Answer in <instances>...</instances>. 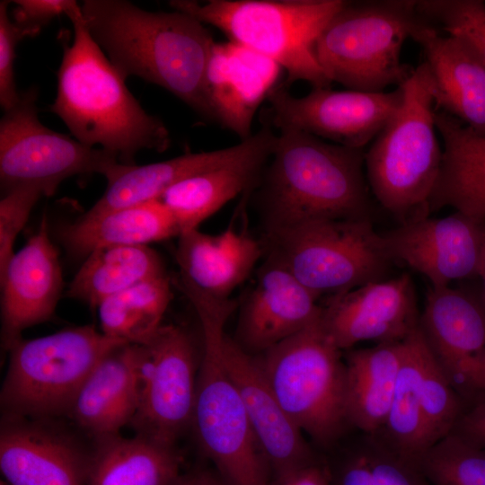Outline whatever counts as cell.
Returning a JSON list of instances; mask_svg holds the SVG:
<instances>
[{
  "label": "cell",
  "mask_w": 485,
  "mask_h": 485,
  "mask_svg": "<svg viewBox=\"0 0 485 485\" xmlns=\"http://www.w3.org/2000/svg\"><path fill=\"white\" fill-rule=\"evenodd\" d=\"M179 289L195 309L203 334L191 422L199 446L226 485H270L269 464L223 358L225 325L235 304L213 297L189 280Z\"/></svg>",
  "instance_id": "277c9868"
},
{
  "label": "cell",
  "mask_w": 485,
  "mask_h": 485,
  "mask_svg": "<svg viewBox=\"0 0 485 485\" xmlns=\"http://www.w3.org/2000/svg\"><path fill=\"white\" fill-rule=\"evenodd\" d=\"M400 86L401 102L365 153V167L376 201L401 224L430 213L443 151L428 64H419Z\"/></svg>",
  "instance_id": "5b68a950"
},
{
  "label": "cell",
  "mask_w": 485,
  "mask_h": 485,
  "mask_svg": "<svg viewBox=\"0 0 485 485\" xmlns=\"http://www.w3.org/2000/svg\"><path fill=\"white\" fill-rule=\"evenodd\" d=\"M419 327L461 398L477 392L478 375L485 358V304L450 286L431 287Z\"/></svg>",
  "instance_id": "2e32d148"
},
{
  "label": "cell",
  "mask_w": 485,
  "mask_h": 485,
  "mask_svg": "<svg viewBox=\"0 0 485 485\" xmlns=\"http://www.w3.org/2000/svg\"><path fill=\"white\" fill-rule=\"evenodd\" d=\"M13 21L20 26L27 37L38 35L42 28L55 17L66 16L80 6L74 0H16Z\"/></svg>",
  "instance_id": "ab89813d"
},
{
  "label": "cell",
  "mask_w": 485,
  "mask_h": 485,
  "mask_svg": "<svg viewBox=\"0 0 485 485\" xmlns=\"http://www.w3.org/2000/svg\"><path fill=\"white\" fill-rule=\"evenodd\" d=\"M0 285L1 340L9 351L26 329L53 316L61 296L62 269L45 215L38 231L14 252Z\"/></svg>",
  "instance_id": "e0dca14e"
},
{
  "label": "cell",
  "mask_w": 485,
  "mask_h": 485,
  "mask_svg": "<svg viewBox=\"0 0 485 485\" xmlns=\"http://www.w3.org/2000/svg\"><path fill=\"white\" fill-rule=\"evenodd\" d=\"M362 434L358 445L333 469L329 467L331 485H431L418 462L398 453L378 436Z\"/></svg>",
  "instance_id": "836d02e7"
},
{
  "label": "cell",
  "mask_w": 485,
  "mask_h": 485,
  "mask_svg": "<svg viewBox=\"0 0 485 485\" xmlns=\"http://www.w3.org/2000/svg\"><path fill=\"white\" fill-rule=\"evenodd\" d=\"M319 301L284 265L267 255L241 308L234 340L259 356L314 321L321 310Z\"/></svg>",
  "instance_id": "ac0fdd59"
},
{
  "label": "cell",
  "mask_w": 485,
  "mask_h": 485,
  "mask_svg": "<svg viewBox=\"0 0 485 485\" xmlns=\"http://www.w3.org/2000/svg\"><path fill=\"white\" fill-rule=\"evenodd\" d=\"M263 247L249 234L230 227L218 234L197 229L178 236L180 275L206 294L228 299L254 269Z\"/></svg>",
  "instance_id": "d4e9b609"
},
{
  "label": "cell",
  "mask_w": 485,
  "mask_h": 485,
  "mask_svg": "<svg viewBox=\"0 0 485 485\" xmlns=\"http://www.w3.org/2000/svg\"><path fill=\"white\" fill-rule=\"evenodd\" d=\"M8 5V1L0 2V104L4 111L13 107L21 96L15 84L13 63L18 42L27 37L10 18Z\"/></svg>",
  "instance_id": "f35d334b"
},
{
  "label": "cell",
  "mask_w": 485,
  "mask_h": 485,
  "mask_svg": "<svg viewBox=\"0 0 485 485\" xmlns=\"http://www.w3.org/2000/svg\"><path fill=\"white\" fill-rule=\"evenodd\" d=\"M265 236L268 255L319 299L384 279L393 261L370 218L310 220Z\"/></svg>",
  "instance_id": "9c48e42d"
},
{
  "label": "cell",
  "mask_w": 485,
  "mask_h": 485,
  "mask_svg": "<svg viewBox=\"0 0 485 485\" xmlns=\"http://www.w3.org/2000/svg\"><path fill=\"white\" fill-rule=\"evenodd\" d=\"M38 89L21 93L18 102L0 120V185L2 193L34 185L51 196L66 179L99 173L108 182L126 165L102 148L87 146L53 131L38 118Z\"/></svg>",
  "instance_id": "8fae6325"
},
{
  "label": "cell",
  "mask_w": 485,
  "mask_h": 485,
  "mask_svg": "<svg viewBox=\"0 0 485 485\" xmlns=\"http://www.w3.org/2000/svg\"><path fill=\"white\" fill-rule=\"evenodd\" d=\"M127 344L92 325L18 341L0 393L5 415L34 419L67 413L99 362Z\"/></svg>",
  "instance_id": "30bf717a"
},
{
  "label": "cell",
  "mask_w": 485,
  "mask_h": 485,
  "mask_svg": "<svg viewBox=\"0 0 485 485\" xmlns=\"http://www.w3.org/2000/svg\"><path fill=\"white\" fill-rule=\"evenodd\" d=\"M223 358L273 476L315 461L304 433L287 414L267 382L257 357L225 334Z\"/></svg>",
  "instance_id": "d6986e66"
},
{
  "label": "cell",
  "mask_w": 485,
  "mask_h": 485,
  "mask_svg": "<svg viewBox=\"0 0 485 485\" xmlns=\"http://www.w3.org/2000/svg\"><path fill=\"white\" fill-rule=\"evenodd\" d=\"M137 345L138 401L130 425L136 435L175 446L192 422L199 366L195 345L172 324H162Z\"/></svg>",
  "instance_id": "7c38bea8"
},
{
  "label": "cell",
  "mask_w": 485,
  "mask_h": 485,
  "mask_svg": "<svg viewBox=\"0 0 485 485\" xmlns=\"http://www.w3.org/2000/svg\"><path fill=\"white\" fill-rule=\"evenodd\" d=\"M242 148L238 144L209 152L185 154L146 165H126L108 186L103 195L84 215L98 216L161 196L176 183L216 168L234 157Z\"/></svg>",
  "instance_id": "f546056e"
},
{
  "label": "cell",
  "mask_w": 485,
  "mask_h": 485,
  "mask_svg": "<svg viewBox=\"0 0 485 485\" xmlns=\"http://www.w3.org/2000/svg\"><path fill=\"white\" fill-rule=\"evenodd\" d=\"M180 234L175 218L160 199L98 216L82 215L57 231L67 253L84 259L102 247L148 245Z\"/></svg>",
  "instance_id": "4316f807"
},
{
  "label": "cell",
  "mask_w": 485,
  "mask_h": 485,
  "mask_svg": "<svg viewBox=\"0 0 485 485\" xmlns=\"http://www.w3.org/2000/svg\"><path fill=\"white\" fill-rule=\"evenodd\" d=\"M282 71L277 63L236 43L216 42L206 73L215 122L241 141L249 138L256 111L279 84Z\"/></svg>",
  "instance_id": "7402d4cb"
},
{
  "label": "cell",
  "mask_w": 485,
  "mask_h": 485,
  "mask_svg": "<svg viewBox=\"0 0 485 485\" xmlns=\"http://www.w3.org/2000/svg\"><path fill=\"white\" fill-rule=\"evenodd\" d=\"M419 316L408 273L327 297L320 311L324 331L340 350L361 341H403L419 327Z\"/></svg>",
  "instance_id": "5bb4252c"
},
{
  "label": "cell",
  "mask_w": 485,
  "mask_h": 485,
  "mask_svg": "<svg viewBox=\"0 0 485 485\" xmlns=\"http://www.w3.org/2000/svg\"><path fill=\"white\" fill-rule=\"evenodd\" d=\"M428 349L418 327L405 350L385 422L375 434L402 455L419 463L428 449L422 411V374Z\"/></svg>",
  "instance_id": "1f68e13d"
},
{
  "label": "cell",
  "mask_w": 485,
  "mask_h": 485,
  "mask_svg": "<svg viewBox=\"0 0 485 485\" xmlns=\"http://www.w3.org/2000/svg\"><path fill=\"white\" fill-rule=\"evenodd\" d=\"M165 275L160 255L148 245L102 247L84 259L66 294L97 308L116 294Z\"/></svg>",
  "instance_id": "4dcf8cb0"
},
{
  "label": "cell",
  "mask_w": 485,
  "mask_h": 485,
  "mask_svg": "<svg viewBox=\"0 0 485 485\" xmlns=\"http://www.w3.org/2000/svg\"><path fill=\"white\" fill-rule=\"evenodd\" d=\"M195 485H226L218 474L200 472L194 474Z\"/></svg>",
  "instance_id": "7bdbcfd3"
},
{
  "label": "cell",
  "mask_w": 485,
  "mask_h": 485,
  "mask_svg": "<svg viewBox=\"0 0 485 485\" xmlns=\"http://www.w3.org/2000/svg\"><path fill=\"white\" fill-rule=\"evenodd\" d=\"M485 138V137H484Z\"/></svg>",
  "instance_id": "c3c4849f"
},
{
  "label": "cell",
  "mask_w": 485,
  "mask_h": 485,
  "mask_svg": "<svg viewBox=\"0 0 485 485\" xmlns=\"http://www.w3.org/2000/svg\"><path fill=\"white\" fill-rule=\"evenodd\" d=\"M270 485H331L330 468L317 460L273 476Z\"/></svg>",
  "instance_id": "60d3db41"
},
{
  "label": "cell",
  "mask_w": 485,
  "mask_h": 485,
  "mask_svg": "<svg viewBox=\"0 0 485 485\" xmlns=\"http://www.w3.org/2000/svg\"><path fill=\"white\" fill-rule=\"evenodd\" d=\"M81 10L91 36L125 79L157 84L215 121L206 73L216 41L203 22L180 11L151 12L124 0H84Z\"/></svg>",
  "instance_id": "6da1fadb"
},
{
  "label": "cell",
  "mask_w": 485,
  "mask_h": 485,
  "mask_svg": "<svg viewBox=\"0 0 485 485\" xmlns=\"http://www.w3.org/2000/svg\"><path fill=\"white\" fill-rule=\"evenodd\" d=\"M365 153L300 129H278L257 186L265 234L315 219L370 218Z\"/></svg>",
  "instance_id": "3957f363"
},
{
  "label": "cell",
  "mask_w": 485,
  "mask_h": 485,
  "mask_svg": "<svg viewBox=\"0 0 485 485\" xmlns=\"http://www.w3.org/2000/svg\"><path fill=\"white\" fill-rule=\"evenodd\" d=\"M478 276H480L482 278L483 283H484V289H485V242L483 246Z\"/></svg>",
  "instance_id": "bcb514c9"
},
{
  "label": "cell",
  "mask_w": 485,
  "mask_h": 485,
  "mask_svg": "<svg viewBox=\"0 0 485 485\" xmlns=\"http://www.w3.org/2000/svg\"><path fill=\"white\" fill-rule=\"evenodd\" d=\"M181 462L175 446L138 435L98 438L88 462V485H173L181 476Z\"/></svg>",
  "instance_id": "f1b7e54d"
},
{
  "label": "cell",
  "mask_w": 485,
  "mask_h": 485,
  "mask_svg": "<svg viewBox=\"0 0 485 485\" xmlns=\"http://www.w3.org/2000/svg\"><path fill=\"white\" fill-rule=\"evenodd\" d=\"M451 433L473 445L485 448V401L463 411Z\"/></svg>",
  "instance_id": "b9f144b4"
},
{
  "label": "cell",
  "mask_w": 485,
  "mask_h": 485,
  "mask_svg": "<svg viewBox=\"0 0 485 485\" xmlns=\"http://www.w3.org/2000/svg\"><path fill=\"white\" fill-rule=\"evenodd\" d=\"M137 344L107 354L79 390L68 414L98 438L119 434L137 409Z\"/></svg>",
  "instance_id": "cb8c5ba5"
},
{
  "label": "cell",
  "mask_w": 485,
  "mask_h": 485,
  "mask_svg": "<svg viewBox=\"0 0 485 485\" xmlns=\"http://www.w3.org/2000/svg\"><path fill=\"white\" fill-rule=\"evenodd\" d=\"M0 485H8V484L4 481H1Z\"/></svg>",
  "instance_id": "7dc6e473"
},
{
  "label": "cell",
  "mask_w": 485,
  "mask_h": 485,
  "mask_svg": "<svg viewBox=\"0 0 485 485\" xmlns=\"http://www.w3.org/2000/svg\"><path fill=\"white\" fill-rule=\"evenodd\" d=\"M383 235L393 261L424 275L432 287L478 276L485 223L460 212L407 221Z\"/></svg>",
  "instance_id": "9a60e30c"
},
{
  "label": "cell",
  "mask_w": 485,
  "mask_h": 485,
  "mask_svg": "<svg viewBox=\"0 0 485 485\" xmlns=\"http://www.w3.org/2000/svg\"><path fill=\"white\" fill-rule=\"evenodd\" d=\"M405 340L349 350L346 355L347 419L349 426L362 433L377 434L385 422L404 355Z\"/></svg>",
  "instance_id": "83f0119b"
},
{
  "label": "cell",
  "mask_w": 485,
  "mask_h": 485,
  "mask_svg": "<svg viewBox=\"0 0 485 485\" xmlns=\"http://www.w3.org/2000/svg\"><path fill=\"white\" fill-rule=\"evenodd\" d=\"M477 388L479 392H485V358L478 375Z\"/></svg>",
  "instance_id": "ee69618b"
},
{
  "label": "cell",
  "mask_w": 485,
  "mask_h": 485,
  "mask_svg": "<svg viewBox=\"0 0 485 485\" xmlns=\"http://www.w3.org/2000/svg\"><path fill=\"white\" fill-rule=\"evenodd\" d=\"M42 188L26 185L3 194L0 200V279L14 254L13 246L29 216L42 197Z\"/></svg>",
  "instance_id": "74e56055"
},
{
  "label": "cell",
  "mask_w": 485,
  "mask_h": 485,
  "mask_svg": "<svg viewBox=\"0 0 485 485\" xmlns=\"http://www.w3.org/2000/svg\"><path fill=\"white\" fill-rule=\"evenodd\" d=\"M341 351L319 313L304 330L256 356L287 414L322 446L332 445L349 426Z\"/></svg>",
  "instance_id": "ba28073f"
},
{
  "label": "cell",
  "mask_w": 485,
  "mask_h": 485,
  "mask_svg": "<svg viewBox=\"0 0 485 485\" xmlns=\"http://www.w3.org/2000/svg\"><path fill=\"white\" fill-rule=\"evenodd\" d=\"M171 287L165 275L107 298L97 307L101 331L125 343L143 344L162 325L172 299Z\"/></svg>",
  "instance_id": "d6a6232c"
},
{
  "label": "cell",
  "mask_w": 485,
  "mask_h": 485,
  "mask_svg": "<svg viewBox=\"0 0 485 485\" xmlns=\"http://www.w3.org/2000/svg\"><path fill=\"white\" fill-rule=\"evenodd\" d=\"M67 17L74 39L63 45L57 93L50 111L76 140L90 147L100 146L124 165H136L140 150L166 151L172 142L167 127L148 114L130 93L126 79L91 36L81 4Z\"/></svg>",
  "instance_id": "7a4b0ae2"
},
{
  "label": "cell",
  "mask_w": 485,
  "mask_h": 485,
  "mask_svg": "<svg viewBox=\"0 0 485 485\" xmlns=\"http://www.w3.org/2000/svg\"><path fill=\"white\" fill-rule=\"evenodd\" d=\"M411 39L421 47L430 70L436 111L485 137V65L462 40L441 35L425 18Z\"/></svg>",
  "instance_id": "603a6c76"
},
{
  "label": "cell",
  "mask_w": 485,
  "mask_h": 485,
  "mask_svg": "<svg viewBox=\"0 0 485 485\" xmlns=\"http://www.w3.org/2000/svg\"><path fill=\"white\" fill-rule=\"evenodd\" d=\"M417 2L347 1L315 44L316 58L329 80L369 93L401 85L414 70L401 60L403 44L424 19Z\"/></svg>",
  "instance_id": "52a82bcc"
},
{
  "label": "cell",
  "mask_w": 485,
  "mask_h": 485,
  "mask_svg": "<svg viewBox=\"0 0 485 485\" xmlns=\"http://www.w3.org/2000/svg\"><path fill=\"white\" fill-rule=\"evenodd\" d=\"M278 134L266 122L242 140L239 154L221 165L187 178L159 198L175 218L181 234L198 228L208 216L242 191L260 182L273 152Z\"/></svg>",
  "instance_id": "ffe728a7"
},
{
  "label": "cell",
  "mask_w": 485,
  "mask_h": 485,
  "mask_svg": "<svg viewBox=\"0 0 485 485\" xmlns=\"http://www.w3.org/2000/svg\"><path fill=\"white\" fill-rule=\"evenodd\" d=\"M173 485H195L194 474L181 475Z\"/></svg>",
  "instance_id": "f6af8a7d"
},
{
  "label": "cell",
  "mask_w": 485,
  "mask_h": 485,
  "mask_svg": "<svg viewBox=\"0 0 485 485\" xmlns=\"http://www.w3.org/2000/svg\"><path fill=\"white\" fill-rule=\"evenodd\" d=\"M431 485H485V448L450 433L420 457Z\"/></svg>",
  "instance_id": "e575fe53"
},
{
  "label": "cell",
  "mask_w": 485,
  "mask_h": 485,
  "mask_svg": "<svg viewBox=\"0 0 485 485\" xmlns=\"http://www.w3.org/2000/svg\"><path fill=\"white\" fill-rule=\"evenodd\" d=\"M345 0H172V10L209 24L230 41L277 63L289 87L304 81L312 88L330 87L315 56V44Z\"/></svg>",
  "instance_id": "8992f818"
},
{
  "label": "cell",
  "mask_w": 485,
  "mask_h": 485,
  "mask_svg": "<svg viewBox=\"0 0 485 485\" xmlns=\"http://www.w3.org/2000/svg\"><path fill=\"white\" fill-rule=\"evenodd\" d=\"M419 13L466 44L485 65V3L481 0H421Z\"/></svg>",
  "instance_id": "8d00e7d4"
},
{
  "label": "cell",
  "mask_w": 485,
  "mask_h": 485,
  "mask_svg": "<svg viewBox=\"0 0 485 485\" xmlns=\"http://www.w3.org/2000/svg\"><path fill=\"white\" fill-rule=\"evenodd\" d=\"M421 387L422 411L429 449L453 431L464 410L463 399L444 374L428 347L424 357Z\"/></svg>",
  "instance_id": "d590c367"
},
{
  "label": "cell",
  "mask_w": 485,
  "mask_h": 485,
  "mask_svg": "<svg viewBox=\"0 0 485 485\" xmlns=\"http://www.w3.org/2000/svg\"><path fill=\"white\" fill-rule=\"evenodd\" d=\"M401 100V86L388 93L312 88L296 97L280 83L268 94L269 105L260 113V122L274 129L293 128L333 144L364 149Z\"/></svg>",
  "instance_id": "4fadbf2b"
},
{
  "label": "cell",
  "mask_w": 485,
  "mask_h": 485,
  "mask_svg": "<svg viewBox=\"0 0 485 485\" xmlns=\"http://www.w3.org/2000/svg\"><path fill=\"white\" fill-rule=\"evenodd\" d=\"M435 121L444 150L429 211L452 207L485 223V138L445 112L436 111Z\"/></svg>",
  "instance_id": "484cf974"
},
{
  "label": "cell",
  "mask_w": 485,
  "mask_h": 485,
  "mask_svg": "<svg viewBox=\"0 0 485 485\" xmlns=\"http://www.w3.org/2000/svg\"><path fill=\"white\" fill-rule=\"evenodd\" d=\"M40 419L5 415L0 470L8 485H86L88 462L67 436Z\"/></svg>",
  "instance_id": "44dd1931"
}]
</instances>
